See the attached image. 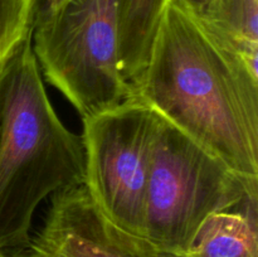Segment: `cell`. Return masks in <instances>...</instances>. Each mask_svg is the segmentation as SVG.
<instances>
[{
	"instance_id": "9c48e42d",
	"label": "cell",
	"mask_w": 258,
	"mask_h": 257,
	"mask_svg": "<svg viewBox=\"0 0 258 257\" xmlns=\"http://www.w3.org/2000/svg\"><path fill=\"white\" fill-rule=\"evenodd\" d=\"M198 15L222 42L258 70V0H211Z\"/></svg>"
},
{
	"instance_id": "8fae6325",
	"label": "cell",
	"mask_w": 258,
	"mask_h": 257,
	"mask_svg": "<svg viewBox=\"0 0 258 257\" xmlns=\"http://www.w3.org/2000/svg\"><path fill=\"white\" fill-rule=\"evenodd\" d=\"M67 0H32V28L44 22Z\"/></svg>"
},
{
	"instance_id": "6da1fadb",
	"label": "cell",
	"mask_w": 258,
	"mask_h": 257,
	"mask_svg": "<svg viewBox=\"0 0 258 257\" xmlns=\"http://www.w3.org/2000/svg\"><path fill=\"white\" fill-rule=\"evenodd\" d=\"M133 95L234 173L258 180V70L183 0H166Z\"/></svg>"
},
{
	"instance_id": "4fadbf2b",
	"label": "cell",
	"mask_w": 258,
	"mask_h": 257,
	"mask_svg": "<svg viewBox=\"0 0 258 257\" xmlns=\"http://www.w3.org/2000/svg\"><path fill=\"white\" fill-rule=\"evenodd\" d=\"M183 2L186 3L197 14H201L211 0H183Z\"/></svg>"
},
{
	"instance_id": "3957f363",
	"label": "cell",
	"mask_w": 258,
	"mask_h": 257,
	"mask_svg": "<svg viewBox=\"0 0 258 257\" xmlns=\"http://www.w3.org/2000/svg\"><path fill=\"white\" fill-rule=\"evenodd\" d=\"M257 203V180L226 163L159 116L145 196L144 238L185 254L212 214Z\"/></svg>"
},
{
	"instance_id": "52a82bcc",
	"label": "cell",
	"mask_w": 258,
	"mask_h": 257,
	"mask_svg": "<svg viewBox=\"0 0 258 257\" xmlns=\"http://www.w3.org/2000/svg\"><path fill=\"white\" fill-rule=\"evenodd\" d=\"M185 257H258L257 212L212 214L197 232Z\"/></svg>"
},
{
	"instance_id": "7a4b0ae2",
	"label": "cell",
	"mask_w": 258,
	"mask_h": 257,
	"mask_svg": "<svg viewBox=\"0 0 258 257\" xmlns=\"http://www.w3.org/2000/svg\"><path fill=\"white\" fill-rule=\"evenodd\" d=\"M32 32L0 68V249L29 247L37 207L86 179L82 138L50 103Z\"/></svg>"
},
{
	"instance_id": "5b68a950",
	"label": "cell",
	"mask_w": 258,
	"mask_h": 257,
	"mask_svg": "<svg viewBox=\"0 0 258 257\" xmlns=\"http://www.w3.org/2000/svg\"><path fill=\"white\" fill-rule=\"evenodd\" d=\"M82 122L86 189L111 223L144 238L146 184L159 115L131 95Z\"/></svg>"
},
{
	"instance_id": "30bf717a",
	"label": "cell",
	"mask_w": 258,
	"mask_h": 257,
	"mask_svg": "<svg viewBox=\"0 0 258 257\" xmlns=\"http://www.w3.org/2000/svg\"><path fill=\"white\" fill-rule=\"evenodd\" d=\"M32 32V0H0V68Z\"/></svg>"
},
{
	"instance_id": "7c38bea8",
	"label": "cell",
	"mask_w": 258,
	"mask_h": 257,
	"mask_svg": "<svg viewBox=\"0 0 258 257\" xmlns=\"http://www.w3.org/2000/svg\"><path fill=\"white\" fill-rule=\"evenodd\" d=\"M0 257H38L30 247H14L0 249Z\"/></svg>"
},
{
	"instance_id": "277c9868",
	"label": "cell",
	"mask_w": 258,
	"mask_h": 257,
	"mask_svg": "<svg viewBox=\"0 0 258 257\" xmlns=\"http://www.w3.org/2000/svg\"><path fill=\"white\" fill-rule=\"evenodd\" d=\"M40 75L87 118L133 95L120 60V0H67L32 28Z\"/></svg>"
},
{
	"instance_id": "8992f818",
	"label": "cell",
	"mask_w": 258,
	"mask_h": 257,
	"mask_svg": "<svg viewBox=\"0 0 258 257\" xmlns=\"http://www.w3.org/2000/svg\"><path fill=\"white\" fill-rule=\"evenodd\" d=\"M29 247L38 257H185L117 228L101 213L85 184L53 194Z\"/></svg>"
},
{
	"instance_id": "ba28073f",
	"label": "cell",
	"mask_w": 258,
	"mask_h": 257,
	"mask_svg": "<svg viewBox=\"0 0 258 257\" xmlns=\"http://www.w3.org/2000/svg\"><path fill=\"white\" fill-rule=\"evenodd\" d=\"M166 0H120V60L126 82L135 85L145 70Z\"/></svg>"
}]
</instances>
